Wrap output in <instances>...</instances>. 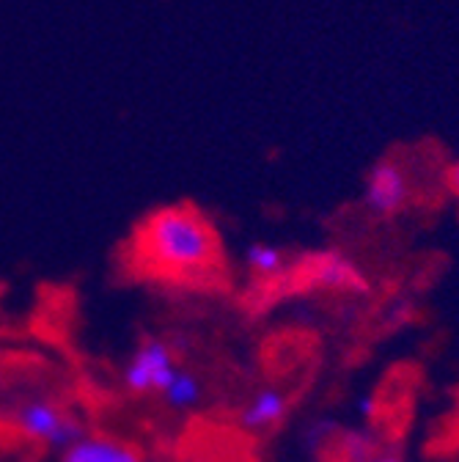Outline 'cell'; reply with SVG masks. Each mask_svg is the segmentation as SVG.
Listing matches in <instances>:
<instances>
[{"label": "cell", "mask_w": 459, "mask_h": 462, "mask_svg": "<svg viewBox=\"0 0 459 462\" xmlns=\"http://www.w3.org/2000/svg\"><path fill=\"white\" fill-rule=\"evenodd\" d=\"M245 264L248 270L262 278V281H275V278H283L286 270H289V262H286V254L275 245H267V243H256L245 251Z\"/></svg>", "instance_id": "8"}, {"label": "cell", "mask_w": 459, "mask_h": 462, "mask_svg": "<svg viewBox=\"0 0 459 462\" xmlns=\"http://www.w3.org/2000/svg\"><path fill=\"white\" fill-rule=\"evenodd\" d=\"M14 424L23 430V435L44 443L52 451H67L86 435L78 419L64 413L59 404L44 396L25 399L14 413Z\"/></svg>", "instance_id": "2"}, {"label": "cell", "mask_w": 459, "mask_h": 462, "mask_svg": "<svg viewBox=\"0 0 459 462\" xmlns=\"http://www.w3.org/2000/svg\"><path fill=\"white\" fill-rule=\"evenodd\" d=\"M445 185H448V190L459 199V160L448 168V173H445Z\"/></svg>", "instance_id": "10"}, {"label": "cell", "mask_w": 459, "mask_h": 462, "mask_svg": "<svg viewBox=\"0 0 459 462\" xmlns=\"http://www.w3.org/2000/svg\"><path fill=\"white\" fill-rule=\"evenodd\" d=\"M138 251L170 275H198L217 262V235L188 204L160 207L138 228Z\"/></svg>", "instance_id": "1"}, {"label": "cell", "mask_w": 459, "mask_h": 462, "mask_svg": "<svg viewBox=\"0 0 459 462\" xmlns=\"http://www.w3.org/2000/svg\"><path fill=\"white\" fill-rule=\"evenodd\" d=\"M160 393H162V399H165L168 408H174V411H188V408H193V404L201 402V383H198V377H196L193 372L177 366L174 377L168 380V385H165Z\"/></svg>", "instance_id": "9"}, {"label": "cell", "mask_w": 459, "mask_h": 462, "mask_svg": "<svg viewBox=\"0 0 459 462\" xmlns=\"http://www.w3.org/2000/svg\"><path fill=\"white\" fill-rule=\"evenodd\" d=\"M355 462H401V459L393 457V454H372V457H363V459H355Z\"/></svg>", "instance_id": "11"}, {"label": "cell", "mask_w": 459, "mask_h": 462, "mask_svg": "<svg viewBox=\"0 0 459 462\" xmlns=\"http://www.w3.org/2000/svg\"><path fill=\"white\" fill-rule=\"evenodd\" d=\"M300 273L311 289H325V292H350V295H363L366 292V278L358 270L353 259H347L338 251H322L311 254L303 264Z\"/></svg>", "instance_id": "4"}, {"label": "cell", "mask_w": 459, "mask_h": 462, "mask_svg": "<svg viewBox=\"0 0 459 462\" xmlns=\"http://www.w3.org/2000/svg\"><path fill=\"white\" fill-rule=\"evenodd\" d=\"M61 462H143L138 446L110 438V435H83L75 446L61 451Z\"/></svg>", "instance_id": "6"}, {"label": "cell", "mask_w": 459, "mask_h": 462, "mask_svg": "<svg viewBox=\"0 0 459 462\" xmlns=\"http://www.w3.org/2000/svg\"><path fill=\"white\" fill-rule=\"evenodd\" d=\"M410 201V180L396 160H380L363 182V204L380 215L390 217L401 212Z\"/></svg>", "instance_id": "5"}, {"label": "cell", "mask_w": 459, "mask_h": 462, "mask_svg": "<svg viewBox=\"0 0 459 462\" xmlns=\"http://www.w3.org/2000/svg\"><path fill=\"white\" fill-rule=\"evenodd\" d=\"M190 462H204V459H190Z\"/></svg>", "instance_id": "12"}, {"label": "cell", "mask_w": 459, "mask_h": 462, "mask_svg": "<svg viewBox=\"0 0 459 462\" xmlns=\"http://www.w3.org/2000/svg\"><path fill=\"white\" fill-rule=\"evenodd\" d=\"M289 411V399H286L283 391L278 388H262L253 393V399L243 408L240 413V424L248 432H270L272 427H278Z\"/></svg>", "instance_id": "7"}, {"label": "cell", "mask_w": 459, "mask_h": 462, "mask_svg": "<svg viewBox=\"0 0 459 462\" xmlns=\"http://www.w3.org/2000/svg\"><path fill=\"white\" fill-rule=\"evenodd\" d=\"M174 346L165 344L162 338H146L124 366V385L127 391L143 396L149 391H162L168 380L174 377Z\"/></svg>", "instance_id": "3"}]
</instances>
